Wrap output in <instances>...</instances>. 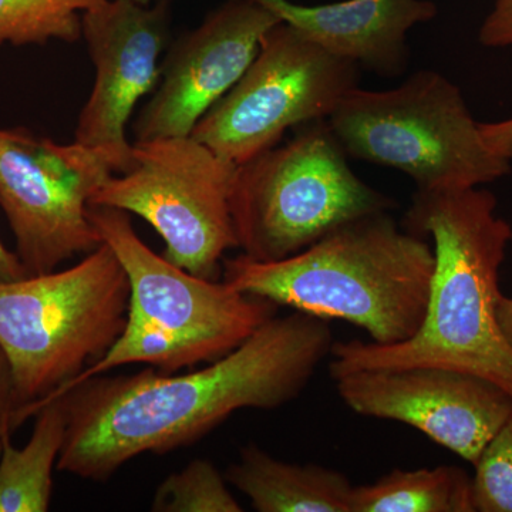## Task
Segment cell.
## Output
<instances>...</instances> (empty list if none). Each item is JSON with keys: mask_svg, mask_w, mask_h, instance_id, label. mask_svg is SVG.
I'll return each mask as SVG.
<instances>
[{"mask_svg": "<svg viewBox=\"0 0 512 512\" xmlns=\"http://www.w3.org/2000/svg\"><path fill=\"white\" fill-rule=\"evenodd\" d=\"M333 345L328 320L295 311L266 320L204 369L174 376L148 367L76 384L63 393L67 431L57 471L104 483L133 458L197 443L238 410L286 406Z\"/></svg>", "mask_w": 512, "mask_h": 512, "instance_id": "6da1fadb", "label": "cell"}, {"mask_svg": "<svg viewBox=\"0 0 512 512\" xmlns=\"http://www.w3.org/2000/svg\"><path fill=\"white\" fill-rule=\"evenodd\" d=\"M497 198L480 188L417 190L402 227L433 238L429 305L412 339L333 345V379L367 369L437 366L497 384L512 397V348L498 325V275L512 228L495 214Z\"/></svg>", "mask_w": 512, "mask_h": 512, "instance_id": "7a4b0ae2", "label": "cell"}, {"mask_svg": "<svg viewBox=\"0 0 512 512\" xmlns=\"http://www.w3.org/2000/svg\"><path fill=\"white\" fill-rule=\"evenodd\" d=\"M434 249L389 211L345 222L279 261L224 259L222 281L237 291L322 319L345 320L373 342L416 335L429 305Z\"/></svg>", "mask_w": 512, "mask_h": 512, "instance_id": "3957f363", "label": "cell"}, {"mask_svg": "<svg viewBox=\"0 0 512 512\" xmlns=\"http://www.w3.org/2000/svg\"><path fill=\"white\" fill-rule=\"evenodd\" d=\"M128 306L126 271L106 242L72 268L0 282V346L20 424L111 348L126 328Z\"/></svg>", "mask_w": 512, "mask_h": 512, "instance_id": "277c9868", "label": "cell"}, {"mask_svg": "<svg viewBox=\"0 0 512 512\" xmlns=\"http://www.w3.org/2000/svg\"><path fill=\"white\" fill-rule=\"evenodd\" d=\"M328 123L348 156L396 168L417 190H466L511 173V161L485 144L460 89L433 70L386 92L350 90Z\"/></svg>", "mask_w": 512, "mask_h": 512, "instance_id": "5b68a950", "label": "cell"}, {"mask_svg": "<svg viewBox=\"0 0 512 512\" xmlns=\"http://www.w3.org/2000/svg\"><path fill=\"white\" fill-rule=\"evenodd\" d=\"M328 119L303 124L284 146L238 165L231 214L238 248L254 261L298 254L345 222L396 202L352 170Z\"/></svg>", "mask_w": 512, "mask_h": 512, "instance_id": "8992f818", "label": "cell"}, {"mask_svg": "<svg viewBox=\"0 0 512 512\" xmlns=\"http://www.w3.org/2000/svg\"><path fill=\"white\" fill-rule=\"evenodd\" d=\"M237 167L191 136L136 141L130 170L111 175L89 205L138 215L163 238L171 264L220 281L225 252L238 248L231 214Z\"/></svg>", "mask_w": 512, "mask_h": 512, "instance_id": "52a82bcc", "label": "cell"}, {"mask_svg": "<svg viewBox=\"0 0 512 512\" xmlns=\"http://www.w3.org/2000/svg\"><path fill=\"white\" fill-rule=\"evenodd\" d=\"M360 67L330 55L288 23L269 29L238 83L190 136L241 165L278 146L285 131L329 119L356 89Z\"/></svg>", "mask_w": 512, "mask_h": 512, "instance_id": "ba28073f", "label": "cell"}, {"mask_svg": "<svg viewBox=\"0 0 512 512\" xmlns=\"http://www.w3.org/2000/svg\"><path fill=\"white\" fill-rule=\"evenodd\" d=\"M116 173L123 165L109 151L0 127V208L29 275L56 271L99 247L89 201Z\"/></svg>", "mask_w": 512, "mask_h": 512, "instance_id": "9c48e42d", "label": "cell"}, {"mask_svg": "<svg viewBox=\"0 0 512 512\" xmlns=\"http://www.w3.org/2000/svg\"><path fill=\"white\" fill-rule=\"evenodd\" d=\"M87 214L126 271L128 322L200 343L218 360L276 316L275 303L198 278L156 254L138 237L128 212L89 205Z\"/></svg>", "mask_w": 512, "mask_h": 512, "instance_id": "30bf717a", "label": "cell"}, {"mask_svg": "<svg viewBox=\"0 0 512 512\" xmlns=\"http://www.w3.org/2000/svg\"><path fill=\"white\" fill-rule=\"evenodd\" d=\"M333 380L352 412L407 424L471 464L512 414L500 386L447 367L356 370Z\"/></svg>", "mask_w": 512, "mask_h": 512, "instance_id": "8fae6325", "label": "cell"}, {"mask_svg": "<svg viewBox=\"0 0 512 512\" xmlns=\"http://www.w3.org/2000/svg\"><path fill=\"white\" fill-rule=\"evenodd\" d=\"M170 18L171 0L154 5L103 0L82 15V37L96 79L80 111L74 141L109 151L123 165V173L133 165L127 123L140 100L160 83V56L170 36Z\"/></svg>", "mask_w": 512, "mask_h": 512, "instance_id": "7c38bea8", "label": "cell"}, {"mask_svg": "<svg viewBox=\"0 0 512 512\" xmlns=\"http://www.w3.org/2000/svg\"><path fill=\"white\" fill-rule=\"evenodd\" d=\"M282 20L258 0H227L171 45L160 83L134 123L136 141L190 136L238 83L259 43Z\"/></svg>", "mask_w": 512, "mask_h": 512, "instance_id": "4fadbf2b", "label": "cell"}, {"mask_svg": "<svg viewBox=\"0 0 512 512\" xmlns=\"http://www.w3.org/2000/svg\"><path fill=\"white\" fill-rule=\"evenodd\" d=\"M258 2L330 55L383 77L403 74L409 64L407 32L437 16L430 0H345L322 6Z\"/></svg>", "mask_w": 512, "mask_h": 512, "instance_id": "5bb4252c", "label": "cell"}, {"mask_svg": "<svg viewBox=\"0 0 512 512\" xmlns=\"http://www.w3.org/2000/svg\"><path fill=\"white\" fill-rule=\"evenodd\" d=\"M224 474L258 512H352L355 485L342 471L286 463L254 443Z\"/></svg>", "mask_w": 512, "mask_h": 512, "instance_id": "9a60e30c", "label": "cell"}, {"mask_svg": "<svg viewBox=\"0 0 512 512\" xmlns=\"http://www.w3.org/2000/svg\"><path fill=\"white\" fill-rule=\"evenodd\" d=\"M36 423L26 446L0 443V512H46L53 494V473L67 431L64 396L37 407Z\"/></svg>", "mask_w": 512, "mask_h": 512, "instance_id": "2e32d148", "label": "cell"}, {"mask_svg": "<svg viewBox=\"0 0 512 512\" xmlns=\"http://www.w3.org/2000/svg\"><path fill=\"white\" fill-rule=\"evenodd\" d=\"M352 512H476L471 477L456 466L397 468L375 483L355 485Z\"/></svg>", "mask_w": 512, "mask_h": 512, "instance_id": "e0dca14e", "label": "cell"}, {"mask_svg": "<svg viewBox=\"0 0 512 512\" xmlns=\"http://www.w3.org/2000/svg\"><path fill=\"white\" fill-rule=\"evenodd\" d=\"M103 0H0V47L82 39V15Z\"/></svg>", "mask_w": 512, "mask_h": 512, "instance_id": "ac0fdd59", "label": "cell"}, {"mask_svg": "<svg viewBox=\"0 0 512 512\" xmlns=\"http://www.w3.org/2000/svg\"><path fill=\"white\" fill-rule=\"evenodd\" d=\"M227 478L214 463L195 458L183 470L170 474L158 485L154 512H242L229 491Z\"/></svg>", "mask_w": 512, "mask_h": 512, "instance_id": "d6986e66", "label": "cell"}, {"mask_svg": "<svg viewBox=\"0 0 512 512\" xmlns=\"http://www.w3.org/2000/svg\"><path fill=\"white\" fill-rule=\"evenodd\" d=\"M471 477L474 511L512 512V414L481 451Z\"/></svg>", "mask_w": 512, "mask_h": 512, "instance_id": "ffe728a7", "label": "cell"}, {"mask_svg": "<svg viewBox=\"0 0 512 512\" xmlns=\"http://www.w3.org/2000/svg\"><path fill=\"white\" fill-rule=\"evenodd\" d=\"M22 426L19 419V404L16 400L15 383L8 357L0 346V443L3 437L12 436Z\"/></svg>", "mask_w": 512, "mask_h": 512, "instance_id": "44dd1931", "label": "cell"}, {"mask_svg": "<svg viewBox=\"0 0 512 512\" xmlns=\"http://www.w3.org/2000/svg\"><path fill=\"white\" fill-rule=\"evenodd\" d=\"M478 40L485 47L512 46V0H495L494 8L485 18Z\"/></svg>", "mask_w": 512, "mask_h": 512, "instance_id": "7402d4cb", "label": "cell"}, {"mask_svg": "<svg viewBox=\"0 0 512 512\" xmlns=\"http://www.w3.org/2000/svg\"><path fill=\"white\" fill-rule=\"evenodd\" d=\"M485 144L512 163V119L498 123H478Z\"/></svg>", "mask_w": 512, "mask_h": 512, "instance_id": "603a6c76", "label": "cell"}, {"mask_svg": "<svg viewBox=\"0 0 512 512\" xmlns=\"http://www.w3.org/2000/svg\"><path fill=\"white\" fill-rule=\"evenodd\" d=\"M29 276L16 252L9 251L0 239V282L18 281Z\"/></svg>", "mask_w": 512, "mask_h": 512, "instance_id": "cb8c5ba5", "label": "cell"}, {"mask_svg": "<svg viewBox=\"0 0 512 512\" xmlns=\"http://www.w3.org/2000/svg\"><path fill=\"white\" fill-rule=\"evenodd\" d=\"M498 325L503 332L505 340L512 348V298L501 295L497 306Z\"/></svg>", "mask_w": 512, "mask_h": 512, "instance_id": "d4e9b609", "label": "cell"}, {"mask_svg": "<svg viewBox=\"0 0 512 512\" xmlns=\"http://www.w3.org/2000/svg\"><path fill=\"white\" fill-rule=\"evenodd\" d=\"M138 3H141V5H151V2L153 0H137Z\"/></svg>", "mask_w": 512, "mask_h": 512, "instance_id": "484cf974", "label": "cell"}, {"mask_svg": "<svg viewBox=\"0 0 512 512\" xmlns=\"http://www.w3.org/2000/svg\"><path fill=\"white\" fill-rule=\"evenodd\" d=\"M511 241H512V232H511Z\"/></svg>", "mask_w": 512, "mask_h": 512, "instance_id": "4316f807", "label": "cell"}]
</instances>
